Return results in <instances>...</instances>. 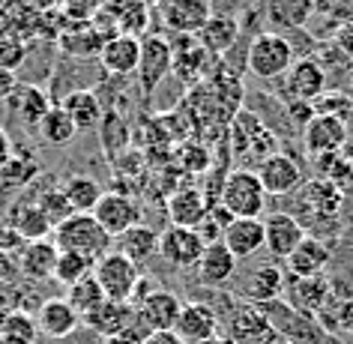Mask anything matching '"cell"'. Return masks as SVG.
<instances>
[{"mask_svg":"<svg viewBox=\"0 0 353 344\" xmlns=\"http://www.w3.org/2000/svg\"><path fill=\"white\" fill-rule=\"evenodd\" d=\"M51 234H54V245L60 252L81 254V258L90 261V263H96L102 254H108L114 249L111 234L96 222L93 213H72L69 219H63Z\"/></svg>","mask_w":353,"mask_h":344,"instance_id":"cell-1","label":"cell"},{"mask_svg":"<svg viewBox=\"0 0 353 344\" xmlns=\"http://www.w3.org/2000/svg\"><path fill=\"white\" fill-rule=\"evenodd\" d=\"M219 338L225 344H276L279 335L258 305L240 303L219 317Z\"/></svg>","mask_w":353,"mask_h":344,"instance_id":"cell-2","label":"cell"},{"mask_svg":"<svg viewBox=\"0 0 353 344\" xmlns=\"http://www.w3.org/2000/svg\"><path fill=\"white\" fill-rule=\"evenodd\" d=\"M219 204L234 219H261L267 207V189L254 171H231L222 183Z\"/></svg>","mask_w":353,"mask_h":344,"instance_id":"cell-3","label":"cell"},{"mask_svg":"<svg viewBox=\"0 0 353 344\" xmlns=\"http://www.w3.org/2000/svg\"><path fill=\"white\" fill-rule=\"evenodd\" d=\"M258 308L267 314V321L272 323L276 335L288 338L290 344H330V335H323L321 323H317L312 314L296 312L285 299H272V303H263Z\"/></svg>","mask_w":353,"mask_h":344,"instance_id":"cell-4","label":"cell"},{"mask_svg":"<svg viewBox=\"0 0 353 344\" xmlns=\"http://www.w3.org/2000/svg\"><path fill=\"white\" fill-rule=\"evenodd\" d=\"M93 279L99 281L105 299H120V303H132L135 285L141 279V267L135 261H129L126 254L111 249L93 263Z\"/></svg>","mask_w":353,"mask_h":344,"instance_id":"cell-5","label":"cell"},{"mask_svg":"<svg viewBox=\"0 0 353 344\" xmlns=\"http://www.w3.org/2000/svg\"><path fill=\"white\" fill-rule=\"evenodd\" d=\"M294 63V45L281 33H258L249 45V72L258 78H279Z\"/></svg>","mask_w":353,"mask_h":344,"instance_id":"cell-6","label":"cell"},{"mask_svg":"<svg viewBox=\"0 0 353 344\" xmlns=\"http://www.w3.org/2000/svg\"><path fill=\"white\" fill-rule=\"evenodd\" d=\"M207 243L198 234V227H180V225H168L159 234V254L168 267L174 270H195L201 254H204Z\"/></svg>","mask_w":353,"mask_h":344,"instance_id":"cell-7","label":"cell"},{"mask_svg":"<svg viewBox=\"0 0 353 344\" xmlns=\"http://www.w3.org/2000/svg\"><path fill=\"white\" fill-rule=\"evenodd\" d=\"M33 317H37L39 335H46L48 341L66 338V335H72L78 326H81V314L69 305L66 296H46Z\"/></svg>","mask_w":353,"mask_h":344,"instance_id":"cell-8","label":"cell"},{"mask_svg":"<svg viewBox=\"0 0 353 344\" xmlns=\"http://www.w3.org/2000/svg\"><path fill=\"white\" fill-rule=\"evenodd\" d=\"M93 219L114 240V236H120L123 231L141 225V207L129 195H123V192H105L99 198V204L93 207Z\"/></svg>","mask_w":353,"mask_h":344,"instance_id":"cell-9","label":"cell"},{"mask_svg":"<svg viewBox=\"0 0 353 344\" xmlns=\"http://www.w3.org/2000/svg\"><path fill=\"white\" fill-rule=\"evenodd\" d=\"M258 180L263 183L267 195H290L305 183L303 168L296 165V159H290L288 153H272L267 159H261L258 165Z\"/></svg>","mask_w":353,"mask_h":344,"instance_id":"cell-10","label":"cell"},{"mask_svg":"<svg viewBox=\"0 0 353 344\" xmlns=\"http://www.w3.org/2000/svg\"><path fill=\"white\" fill-rule=\"evenodd\" d=\"M347 126L341 117L332 114H314L312 120L303 126V144L308 150V156H321V153H335L347 144Z\"/></svg>","mask_w":353,"mask_h":344,"instance_id":"cell-11","label":"cell"},{"mask_svg":"<svg viewBox=\"0 0 353 344\" xmlns=\"http://www.w3.org/2000/svg\"><path fill=\"white\" fill-rule=\"evenodd\" d=\"M288 78V93L290 99H303V102H314L321 93L330 90V75H326L323 63H317L314 57H299L290 63L285 72Z\"/></svg>","mask_w":353,"mask_h":344,"instance_id":"cell-12","label":"cell"},{"mask_svg":"<svg viewBox=\"0 0 353 344\" xmlns=\"http://www.w3.org/2000/svg\"><path fill=\"white\" fill-rule=\"evenodd\" d=\"M303 236H305V227L290 213H272L263 219V249L276 261H288Z\"/></svg>","mask_w":353,"mask_h":344,"instance_id":"cell-13","label":"cell"},{"mask_svg":"<svg viewBox=\"0 0 353 344\" xmlns=\"http://www.w3.org/2000/svg\"><path fill=\"white\" fill-rule=\"evenodd\" d=\"M330 290H332L330 276H308V279L290 276L285 281V294H288L285 303L294 305L296 312L317 317L323 312V305L330 303Z\"/></svg>","mask_w":353,"mask_h":344,"instance_id":"cell-14","label":"cell"},{"mask_svg":"<svg viewBox=\"0 0 353 344\" xmlns=\"http://www.w3.org/2000/svg\"><path fill=\"white\" fill-rule=\"evenodd\" d=\"M174 332L186 344H201L219 335V314L207 303H183L180 317L174 323Z\"/></svg>","mask_w":353,"mask_h":344,"instance_id":"cell-15","label":"cell"},{"mask_svg":"<svg viewBox=\"0 0 353 344\" xmlns=\"http://www.w3.org/2000/svg\"><path fill=\"white\" fill-rule=\"evenodd\" d=\"M171 45L162 37H144L141 39V63H138V81L144 87V93H153L159 81L171 72Z\"/></svg>","mask_w":353,"mask_h":344,"instance_id":"cell-16","label":"cell"},{"mask_svg":"<svg viewBox=\"0 0 353 344\" xmlns=\"http://www.w3.org/2000/svg\"><path fill=\"white\" fill-rule=\"evenodd\" d=\"M60 249L54 240H30L24 243V249L19 252V276H24L33 285L39 281H51L54 279V263H57Z\"/></svg>","mask_w":353,"mask_h":344,"instance_id":"cell-17","label":"cell"},{"mask_svg":"<svg viewBox=\"0 0 353 344\" xmlns=\"http://www.w3.org/2000/svg\"><path fill=\"white\" fill-rule=\"evenodd\" d=\"M99 63L111 75H135L141 63V39L135 33H117L108 37L99 51Z\"/></svg>","mask_w":353,"mask_h":344,"instance_id":"cell-18","label":"cell"},{"mask_svg":"<svg viewBox=\"0 0 353 344\" xmlns=\"http://www.w3.org/2000/svg\"><path fill=\"white\" fill-rule=\"evenodd\" d=\"M180 308H183V299L176 296L174 290L156 287L153 294H147L135 305V312L141 321L150 326V332H156V330H174L176 317H180Z\"/></svg>","mask_w":353,"mask_h":344,"instance_id":"cell-19","label":"cell"},{"mask_svg":"<svg viewBox=\"0 0 353 344\" xmlns=\"http://www.w3.org/2000/svg\"><path fill=\"white\" fill-rule=\"evenodd\" d=\"M330 245H326L323 240H317V236L305 234L303 240H299V245L294 252H290V258L285 261V267L290 276L296 279H308V276H323V270L330 267Z\"/></svg>","mask_w":353,"mask_h":344,"instance_id":"cell-20","label":"cell"},{"mask_svg":"<svg viewBox=\"0 0 353 344\" xmlns=\"http://www.w3.org/2000/svg\"><path fill=\"white\" fill-rule=\"evenodd\" d=\"M222 243L236 261H249L263 249V222L261 219H231L222 231Z\"/></svg>","mask_w":353,"mask_h":344,"instance_id":"cell-21","label":"cell"},{"mask_svg":"<svg viewBox=\"0 0 353 344\" xmlns=\"http://www.w3.org/2000/svg\"><path fill=\"white\" fill-rule=\"evenodd\" d=\"M132 317H135V305H132V303H120V299H102L93 312H87L81 317V323L87 326V330H93L96 335H102V338L108 341L132 321Z\"/></svg>","mask_w":353,"mask_h":344,"instance_id":"cell-22","label":"cell"},{"mask_svg":"<svg viewBox=\"0 0 353 344\" xmlns=\"http://www.w3.org/2000/svg\"><path fill=\"white\" fill-rule=\"evenodd\" d=\"M210 15V0H168L165 6V24L180 37H198Z\"/></svg>","mask_w":353,"mask_h":344,"instance_id":"cell-23","label":"cell"},{"mask_svg":"<svg viewBox=\"0 0 353 344\" xmlns=\"http://www.w3.org/2000/svg\"><path fill=\"white\" fill-rule=\"evenodd\" d=\"M195 272H198V281L204 287H222V285H228V281L234 279L236 258L228 252V245L222 240L210 243L207 249H204V254H201Z\"/></svg>","mask_w":353,"mask_h":344,"instance_id":"cell-24","label":"cell"},{"mask_svg":"<svg viewBox=\"0 0 353 344\" xmlns=\"http://www.w3.org/2000/svg\"><path fill=\"white\" fill-rule=\"evenodd\" d=\"M285 281H288V276L279 263H261V267H254L249 276H245L243 294L252 305H263V303H272V299H281Z\"/></svg>","mask_w":353,"mask_h":344,"instance_id":"cell-25","label":"cell"},{"mask_svg":"<svg viewBox=\"0 0 353 344\" xmlns=\"http://www.w3.org/2000/svg\"><path fill=\"white\" fill-rule=\"evenodd\" d=\"M210 213V201L204 198V192L195 186L176 189L171 198H168V219L171 225L180 227H198Z\"/></svg>","mask_w":353,"mask_h":344,"instance_id":"cell-26","label":"cell"},{"mask_svg":"<svg viewBox=\"0 0 353 344\" xmlns=\"http://www.w3.org/2000/svg\"><path fill=\"white\" fill-rule=\"evenodd\" d=\"M114 249L141 267V263L153 261L159 254V231L141 222L135 227H129V231H123L120 236H114Z\"/></svg>","mask_w":353,"mask_h":344,"instance_id":"cell-27","label":"cell"},{"mask_svg":"<svg viewBox=\"0 0 353 344\" xmlns=\"http://www.w3.org/2000/svg\"><path fill=\"white\" fill-rule=\"evenodd\" d=\"M236 33H240V24H236L234 15L216 12L207 19V24L198 30L195 39L207 48V54H225V51L236 42Z\"/></svg>","mask_w":353,"mask_h":344,"instance_id":"cell-28","label":"cell"},{"mask_svg":"<svg viewBox=\"0 0 353 344\" xmlns=\"http://www.w3.org/2000/svg\"><path fill=\"white\" fill-rule=\"evenodd\" d=\"M6 102H12V114H15V117H19L28 129L39 126V120L46 117V111L51 108L48 96L42 93L39 87H30V84H19V87H15V93H12Z\"/></svg>","mask_w":353,"mask_h":344,"instance_id":"cell-29","label":"cell"},{"mask_svg":"<svg viewBox=\"0 0 353 344\" xmlns=\"http://www.w3.org/2000/svg\"><path fill=\"white\" fill-rule=\"evenodd\" d=\"M303 201H305V207L312 210V213L317 216H335L341 210L344 204V189L341 186H335V183L330 180H308L303 183Z\"/></svg>","mask_w":353,"mask_h":344,"instance_id":"cell-30","label":"cell"},{"mask_svg":"<svg viewBox=\"0 0 353 344\" xmlns=\"http://www.w3.org/2000/svg\"><path fill=\"white\" fill-rule=\"evenodd\" d=\"M60 192L66 195L69 207H72L75 213H93V207L99 204V198L105 195L99 180L87 177V174H72V177H66L60 183Z\"/></svg>","mask_w":353,"mask_h":344,"instance_id":"cell-31","label":"cell"},{"mask_svg":"<svg viewBox=\"0 0 353 344\" xmlns=\"http://www.w3.org/2000/svg\"><path fill=\"white\" fill-rule=\"evenodd\" d=\"M183 45L180 48H171V72L180 75L183 81H195V78L204 72V63H207V48L201 45L195 37H180Z\"/></svg>","mask_w":353,"mask_h":344,"instance_id":"cell-32","label":"cell"},{"mask_svg":"<svg viewBox=\"0 0 353 344\" xmlns=\"http://www.w3.org/2000/svg\"><path fill=\"white\" fill-rule=\"evenodd\" d=\"M63 111L72 117L78 132L96 129V126H99V120H102V105H99V99H96L90 90H72V93H66Z\"/></svg>","mask_w":353,"mask_h":344,"instance_id":"cell-33","label":"cell"},{"mask_svg":"<svg viewBox=\"0 0 353 344\" xmlns=\"http://www.w3.org/2000/svg\"><path fill=\"white\" fill-rule=\"evenodd\" d=\"M10 227H15L28 243L30 240H46V236L54 231L37 204H15L10 210Z\"/></svg>","mask_w":353,"mask_h":344,"instance_id":"cell-34","label":"cell"},{"mask_svg":"<svg viewBox=\"0 0 353 344\" xmlns=\"http://www.w3.org/2000/svg\"><path fill=\"white\" fill-rule=\"evenodd\" d=\"M39 135L48 141V144H54V147H60V144H69L75 135H78V129H75V123H72V117L63 111V105H51V108L46 111V117L39 120Z\"/></svg>","mask_w":353,"mask_h":344,"instance_id":"cell-35","label":"cell"},{"mask_svg":"<svg viewBox=\"0 0 353 344\" xmlns=\"http://www.w3.org/2000/svg\"><path fill=\"white\" fill-rule=\"evenodd\" d=\"M66 299H69V305H72L75 312L84 317L87 312H93V308L102 303L105 294H102L99 281H96L93 272H90V276H84L81 281H75L72 287H66Z\"/></svg>","mask_w":353,"mask_h":344,"instance_id":"cell-36","label":"cell"},{"mask_svg":"<svg viewBox=\"0 0 353 344\" xmlns=\"http://www.w3.org/2000/svg\"><path fill=\"white\" fill-rule=\"evenodd\" d=\"M312 10V0H270V19L285 24V28H303Z\"/></svg>","mask_w":353,"mask_h":344,"instance_id":"cell-37","label":"cell"},{"mask_svg":"<svg viewBox=\"0 0 353 344\" xmlns=\"http://www.w3.org/2000/svg\"><path fill=\"white\" fill-rule=\"evenodd\" d=\"M0 335H10V338H19V341H28V344H37L39 338V330H37V317L21 312V308H12L0 317Z\"/></svg>","mask_w":353,"mask_h":344,"instance_id":"cell-38","label":"cell"},{"mask_svg":"<svg viewBox=\"0 0 353 344\" xmlns=\"http://www.w3.org/2000/svg\"><path fill=\"white\" fill-rule=\"evenodd\" d=\"M314 171H317V177L321 180H330V183H335V186H341V189L353 180V168H350L347 159L339 153V150H335V153L314 156Z\"/></svg>","mask_w":353,"mask_h":344,"instance_id":"cell-39","label":"cell"},{"mask_svg":"<svg viewBox=\"0 0 353 344\" xmlns=\"http://www.w3.org/2000/svg\"><path fill=\"white\" fill-rule=\"evenodd\" d=\"M90 272H93V263L84 261L81 254L60 252L57 263H54V279L51 281H57V285H63V287H72L75 281H81L84 276H90Z\"/></svg>","mask_w":353,"mask_h":344,"instance_id":"cell-40","label":"cell"},{"mask_svg":"<svg viewBox=\"0 0 353 344\" xmlns=\"http://www.w3.org/2000/svg\"><path fill=\"white\" fill-rule=\"evenodd\" d=\"M60 45H63V51L66 54H72V57H87V54H99L105 39L93 28L90 30L78 28L72 33H60Z\"/></svg>","mask_w":353,"mask_h":344,"instance_id":"cell-41","label":"cell"},{"mask_svg":"<svg viewBox=\"0 0 353 344\" xmlns=\"http://www.w3.org/2000/svg\"><path fill=\"white\" fill-rule=\"evenodd\" d=\"M37 207L42 210V216H46L48 222H51V227H57L60 222H63V219H69V216L75 213V210L69 207L66 195L60 192V186H57V189H46V192H42V195L37 198Z\"/></svg>","mask_w":353,"mask_h":344,"instance_id":"cell-42","label":"cell"},{"mask_svg":"<svg viewBox=\"0 0 353 344\" xmlns=\"http://www.w3.org/2000/svg\"><path fill=\"white\" fill-rule=\"evenodd\" d=\"M24 57H28V45H24V39L12 37V33H6V37H0V69H10L15 72Z\"/></svg>","mask_w":353,"mask_h":344,"instance_id":"cell-43","label":"cell"},{"mask_svg":"<svg viewBox=\"0 0 353 344\" xmlns=\"http://www.w3.org/2000/svg\"><path fill=\"white\" fill-rule=\"evenodd\" d=\"M312 105H314L317 114H332V117H344V114L350 111V105H353V96H350V93H341V90H332V87H330V90L317 96Z\"/></svg>","mask_w":353,"mask_h":344,"instance_id":"cell-44","label":"cell"},{"mask_svg":"<svg viewBox=\"0 0 353 344\" xmlns=\"http://www.w3.org/2000/svg\"><path fill=\"white\" fill-rule=\"evenodd\" d=\"M150 335V326L141 321L138 317V312H135V317L123 326V330L114 335V338H108V344H144V338Z\"/></svg>","mask_w":353,"mask_h":344,"instance_id":"cell-45","label":"cell"},{"mask_svg":"<svg viewBox=\"0 0 353 344\" xmlns=\"http://www.w3.org/2000/svg\"><path fill=\"white\" fill-rule=\"evenodd\" d=\"M335 45H339L341 54L353 63V21L339 24V30H335Z\"/></svg>","mask_w":353,"mask_h":344,"instance_id":"cell-46","label":"cell"},{"mask_svg":"<svg viewBox=\"0 0 353 344\" xmlns=\"http://www.w3.org/2000/svg\"><path fill=\"white\" fill-rule=\"evenodd\" d=\"M51 344H108L102 338V335H96L93 330H87V326H78L72 335H66V338L60 341H51Z\"/></svg>","mask_w":353,"mask_h":344,"instance_id":"cell-47","label":"cell"},{"mask_svg":"<svg viewBox=\"0 0 353 344\" xmlns=\"http://www.w3.org/2000/svg\"><path fill=\"white\" fill-rule=\"evenodd\" d=\"M24 243H28V240H24V236L15 231V227H10V225L0 227V249H3V252L15 254V252H21V249H24Z\"/></svg>","mask_w":353,"mask_h":344,"instance_id":"cell-48","label":"cell"},{"mask_svg":"<svg viewBox=\"0 0 353 344\" xmlns=\"http://www.w3.org/2000/svg\"><path fill=\"white\" fill-rule=\"evenodd\" d=\"M288 114H290V120H294V123H299V126H305V123L308 120H312L314 117V105L312 102H303V99H294V102H290L288 105Z\"/></svg>","mask_w":353,"mask_h":344,"instance_id":"cell-49","label":"cell"},{"mask_svg":"<svg viewBox=\"0 0 353 344\" xmlns=\"http://www.w3.org/2000/svg\"><path fill=\"white\" fill-rule=\"evenodd\" d=\"M19 276V261H15V254L3 252L0 249V285H10Z\"/></svg>","mask_w":353,"mask_h":344,"instance_id":"cell-50","label":"cell"},{"mask_svg":"<svg viewBox=\"0 0 353 344\" xmlns=\"http://www.w3.org/2000/svg\"><path fill=\"white\" fill-rule=\"evenodd\" d=\"M183 156H186V168H189V171H195V174L204 171V168L210 165V153L204 147H189Z\"/></svg>","mask_w":353,"mask_h":344,"instance_id":"cell-51","label":"cell"},{"mask_svg":"<svg viewBox=\"0 0 353 344\" xmlns=\"http://www.w3.org/2000/svg\"><path fill=\"white\" fill-rule=\"evenodd\" d=\"M15 87H19V78L10 69H0V102H6L10 96L15 93Z\"/></svg>","mask_w":353,"mask_h":344,"instance_id":"cell-52","label":"cell"},{"mask_svg":"<svg viewBox=\"0 0 353 344\" xmlns=\"http://www.w3.org/2000/svg\"><path fill=\"white\" fill-rule=\"evenodd\" d=\"M144 344H186V341H183L174 330H156V332L147 335Z\"/></svg>","mask_w":353,"mask_h":344,"instance_id":"cell-53","label":"cell"},{"mask_svg":"<svg viewBox=\"0 0 353 344\" xmlns=\"http://www.w3.org/2000/svg\"><path fill=\"white\" fill-rule=\"evenodd\" d=\"M332 15L339 19V24L353 21V0H332Z\"/></svg>","mask_w":353,"mask_h":344,"instance_id":"cell-54","label":"cell"},{"mask_svg":"<svg viewBox=\"0 0 353 344\" xmlns=\"http://www.w3.org/2000/svg\"><path fill=\"white\" fill-rule=\"evenodd\" d=\"M339 326H344V330H350L353 332V299H347V303H341V308H339Z\"/></svg>","mask_w":353,"mask_h":344,"instance_id":"cell-55","label":"cell"},{"mask_svg":"<svg viewBox=\"0 0 353 344\" xmlns=\"http://www.w3.org/2000/svg\"><path fill=\"white\" fill-rule=\"evenodd\" d=\"M10 159H12V141H10V135H6V129L0 126V168L10 162Z\"/></svg>","mask_w":353,"mask_h":344,"instance_id":"cell-56","label":"cell"},{"mask_svg":"<svg viewBox=\"0 0 353 344\" xmlns=\"http://www.w3.org/2000/svg\"><path fill=\"white\" fill-rule=\"evenodd\" d=\"M341 120H344V126H347V135H353V105H350V111L344 114Z\"/></svg>","mask_w":353,"mask_h":344,"instance_id":"cell-57","label":"cell"},{"mask_svg":"<svg viewBox=\"0 0 353 344\" xmlns=\"http://www.w3.org/2000/svg\"><path fill=\"white\" fill-rule=\"evenodd\" d=\"M0 344H28V341H19V338H10V335H0Z\"/></svg>","mask_w":353,"mask_h":344,"instance_id":"cell-58","label":"cell"},{"mask_svg":"<svg viewBox=\"0 0 353 344\" xmlns=\"http://www.w3.org/2000/svg\"><path fill=\"white\" fill-rule=\"evenodd\" d=\"M201 344H225L222 338H219V335H216V338H207V341H201Z\"/></svg>","mask_w":353,"mask_h":344,"instance_id":"cell-59","label":"cell"},{"mask_svg":"<svg viewBox=\"0 0 353 344\" xmlns=\"http://www.w3.org/2000/svg\"><path fill=\"white\" fill-rule=\"evenodd\" d=\"M350 90H353V69H350Z\"/></svg>","mask_w":353,"mask_h":344,"instance_id":"cell-60","label":"cell"}]
</instances>
